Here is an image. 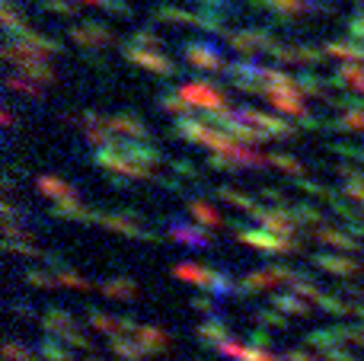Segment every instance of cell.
Listing matches in <instances>:
<instances>
[{"instance_id": "1", "label": "cell", "mask_w": 364, "mask_h": 361, "mask_svg": "<svg viewBox=\"0 0 364 361\" xmlns=\"http://www.w3.org/2000/svg\"><path fill=\"white\" fill-rule=\"evenodd\" d=\"M237 119L246 122L250 128H256L265 141H272V138H294V125L282 122L278 115H265V112H256V109H240Z\"/></svg>"}, {"instance_id": "2", "label": "cell", "mask_w": 364, "mask_h": 361, "mask_svg": "<svg viewBox=\"0 0 364 361\" xmlns=\"http://www.w3.org/2000/svg\"><path fill=\"white\" fill-rule=\"evenodd\" d=\"M179 96L188 102V106H198L205 112H224L227 109V96L220 93L218 87H208V83H186L179 90Z\"/></svg>"}, {"instance_id": "3", "label": "cell", "mask_w": 364, "mask_h": 361, "mask_svg": "<svg viewBox=\"0 0 364 361\" xmlns=\"http://www.w3.org/2000/svg\"><path fill=\"white\" fill-rule=\"evenodd\" d=\"M240 243L246 247H256L262 253H297V240L294 237H278V234H269V230H240Z\"/></svg>"}, {"instance_id": "4", "label": "cell", "mask_w": 364, "mask_h": 361, "mask_svg": "<svg viewBox=\"0 0 364 361\" xmlns=\"http://www.w3.org/2000/svg\"><path fill=\"white\" fill-rule=\"evenodd\" d=\"M252 217H259V224H262L269 234H278V237H291V234H294V227H297V221H294V215H291V211L259 208Z\"/></svg>"}, {"instance_id": "5", "label": "cell", "mask_w": 364, "mask_h": 361, "mask_svg": "<svg viewBox=\"0 0 364 361\" xmlns=\"http://www.w3.org/2000/svg\"><path fill=\"white\" fill-rule=\"evenodd\" d=\"M90 326H93L96 333H102V336H128V333H138V326L132 323V320H119V317H106V313H90Z\"/></svg>"}, {"instance_id": "6", "label": "cell", "mask_w": 364, "mask_h": 361, "mask_svg": "<svg viewBox=\"0 0 364 361\" xmlns=\"http://www.w3.org/2000/svg\"><path fill=\"white\" fill-rule=\"evenodd\" d=\"M314 240L323 243V247H329V249H342V253H355V249L361 247L352 234H342V230H336V227H316Z\"/></svg>"}, {"instance_id": "7", "label": "cell", "mask_w": 364, "mask_h": 361, "mask_svg": "<svg viewBox=\"0 0 364 361\" xmlns=\"http://www.w3.org/2000/svg\"><path fill=\"white\" fill-rule=\"evenodd\" d=\"M134 339H138V345L147 352V355H154V352H166L170 349V336H166L160 326H138V333H134Z\"/></svg>"}, {"instance_id": "8", "label": "cell", "mask_w": 364, "mask_h": 361, "mask_svg": "<svg viewBox=\"0 0 364 361\" xmlns=\"http://www.w3.org/2000/svg\"><path fill=\"white\" fill-rule=\"evenodd\" d=\"M186 61L201 70H220V64H224L211 45H186Z\"/></svg>"}, {"instance_id": "9", "label": "cell", "mask_w": 364, "mask_h": 361, "mask_svg": "<svg viewBox=\"0 0 364 361\" xmlns=\"http://www.w3.org/2000/svg\"><path fill=\"white\" fill-rule=\"evenodd\" d=\"M106 128L112 134L128 138V141H147V128L141 125L138 119H132V115H115V119H106Z\"/></svg>"}, {"instance_id": "10", "label": "cell", "mask_w": 364, "mask_h": 361, "mask_svg": "<svg viewBox=\"0 0 364 361\" xmlns=\"http://www.w3.org/2000/svg\"><path fill=\"white\" fill-rule=\"evenodd\" d=\"M314 266L323 269L329 275H339V279H352V275H361L364 269H358L352 259H342V256H314Z\"/></svg>"}, {"instance_id": "11", "label": "cell", "mask_w": 364, "mask_h": 361, "mask_svg": "<svg viewBox=\"0 0 364 361\" xmlns=\"http://www.w3.org/2000/svg\"><path fill=\"white\" fill-rule=\"evenodd\" d=\"M125 55L132 58V61H138L141 68L154 70V74H160V77H170V74H173V64L166 61V58H160V55H144V51H138L134 45H128Z\"/></svg>"}, {"instance_id": "12", "label": "cell", "mask_w": 364, "mask_h": 361, "mask_svg": "<svg viewBox=\"0 0 364 361\" xmlns=\"http://www.w3.org/2000/svg\"><path fill=\"white\" fill-rule=\"evenodd\" d=\"M170 237H173V240H182L186 247H208V243H211V237L205 234V227H188L186 221L173 224V227H170Z\"/></svg>"}, {"instance_id": "13", "label": "cell", "mask_w": 364, "mask_h": 361, "mask_svg": "<svg viewBox=\"0 0 364 361\" xmlns=\"http://www.w3.org/2000/svg\"><path fill=\"white\" fill-rule=\"evenodd\" d=\"M109 349L115 352L122 361H144L147 358V352L138 345V339H125V336H115L112 339V345Z\"/></svg>"}, {"instance_id": "14", "label": "cell", "mask_w": 364, "mask_h": 361, "mask_svg": "<svg viewBox=\"0 0 364 361\" xmlns=\"http://www.w3.org/2000/svg\"><path fill=\"white\" fill-rule=\"evenodd\" d=\"M188 211H192V215H195V221H198L201 227H211V230H218L220 224H224V217H220L218 211H214L208 202H198V198H195V202H188Z\"/></svg>"}, {"instance_id": "15", "label": "cell", "mask_w": 364, "mask_h": 361, "mask_svg": "<svg viewBox=\"0 0 364 361\" xmlns=\"http://www.w3.org/2000/svg\"><path fill=\"white\" fill-rule=\"evenodd\" d=\"M272 304H275V311H282L284 317H304V313H307V301L297 298V294H275Z\"/></svg>"}, {"instance_id": "16", "label": "cell", "mask_w": 364, "mask_h": 361, "mask_svg": "<svg viewBox=\"0 0 364 361\" xmlns=\"http://www.w3.org/2000/svg\"><path fill=\"white\" fill-rule=\"evenodd\" d=\"M45 330H48L51 336H61L64 339V336H70L77 326H74V320H70L64 311H51V313H45Z\"/></svg>"}, {"instance_id": "17", "label": "cell", "mask_w": 364, "mask_h": 361, "mask_svg": "<svg viewBox=\"0 0 364 361\" xmlns=\"http://www.w3.org/2000/svg\"><path fill=\"white\" fill-rule=\"evenodd\" d=\"M176 272V279L182 281H192V285H201V288H211V281H214V272H208V269H201V266H176L173 269Z\"/></svg>"}, {"instance_id": "18", "label": "cell", "mask_w": 364, "mask_h": 361, "mask_svg": "<svg viewBox=\"0 0 364 361\" xmlns=\"http://www.w3.org/2000/svg\"><path fill=\"white\" fill-rule=\"evenodd\" d=\"M100 221H102V227L115 230V234H125V237H144V230H141L134 221H128L125 215H102Z\"/></svg>"}, {"instance_id": "19", "label": "cell", "mask_w": 364, "mask_h": 361, "mask_svg": "<svg viewBox=\"0 0 364 361\" xmlns=\"http://www.w3.org/2000/svg\"><path fill=\"white\" fill-rule=\"evenodd\" d=\"M218 195L224 198V202H230V205H237L240 211H250V215H256L262 205L256 202V198H250V195H243V192H237V189H230V185H220L218 189Z\"/></svg>"}, {"instance_id": "20", "label": "cell", "mask_w": 364, "mask_h": 361, "mask_svg": "<svg viewBox=\"0 0 364 361\" xmlns=\"http://www.w3.org/2000/svg\"><path fill=\"white\" fill-rule=\"evenodd\" d=\"M198 339H201V343H211L214 349H218L224 339H230V336H227V323H224V320H208V323L198 326Z\"/></svg>"}, {"instance_id": "21", "label": "cell", "mask_w": 364, "mask_h": 361, "mask_svg": "<svg viewBox=\"0 0 364 361\" xmlns=\"http://www.w3.org/2000/svg\"><path fill=\"white\" fill-rule=\"evenodd\" d=\"M38 189H42V195H51V198H58V202L74 198V189H70L68 183H61L58 176H42L38 179Z\"/></svg>"}, {"instance_id": "22", "label": "cell", "mask_w": 364, "mask_h": 361, "mask_svg": "<svg viewBox=\"0 0 364 361\" xmlns=\"http://www.w3.org/2000/svg\"><path fill=\"white\" fill-rule=\"evenodd\" d=\"M102 294H109V298H115V301H128L138 294V285L128 279H115V281H106V285H102Z\"/></svg>"}, {"instance_id": "23", "label": "cell", "mask_w": 364, "mask_h": 361, "mask_svg": "<svg viewBox=\"0 0 364 361\" xmlns=\"http://www.w3.org/2000/svg\"><path fill=\"white\" fill-rule=\"evenodd\" d=\"M339 80L346 83L348 90H355V93H364V68L361 64H342Z\"/></svg>"}, {"instance_id": "24", "label": "cell", "mask_w": 364, "mask_h": 361, "mask_svg": "<svg viewBox=\"0 0 364 361\" xmlns=\"http://www.w3.org/2000/svg\"><path fill=\"white\" fill-rule=\"evenodd\" d=\"M269 288H275V279H272V272H252L243 279V285H240V291L250 294V291H269Z\"/></svg>"}, {"instance_id": "25", "label": "cell", "mask_w": 364, "mask_h": 361, "mask_svg": "<svg viewBox=\"0 0 364 361\" xmlns=\"http://www.w3.org/2000/svg\"><path fill=\"white\" fill-rule=\"evenodd\" d=\"M291 215H294V221L301 224V227H320L323 224V217H320V211L316 208H310V205H297V208H291Z\"/></svg>"}, {"instance_id": "26", "label": "cell", "mask_w": 364, "mask_h": 361, "mask_svg": "<svg viewBox=\"0 0 364 361\" xmlns=\"http://www.w3.org/2000/svg\"><path fill=\"white\" fill-rule=\"evenodd\" d=\"M326 55L333 58H342L346 64H355V61H364V48H358V45H329Z\"/></svg>"}, {"instance_id": "27", "label": "cell", "mask_w": 364, "mask_h": 361, "mask_svg": "<svg viewBox=\"0 0 364 361\" xmlns=\"http://www.w3.org/2000/svg\"><path fill=\"white\" fill-rule=\"evenodd\" d=\"M339 131H364V109H348L339 122H336Z\"/></svg>"}, {"instance_id": "28", "label": "cell", "mask_w": 364, "mask_h": 361, "mask_svg": "<svg viewBox=\"0 0 364 361\" xmlns=\"http://www.w3.org/2000/svg\"><path fill=\"white\" fill-rule=\"evenodd\" d=\"M6 87H10L13 93L32 96V99H38V96H42V90H38V83H32V80H23V77H6Z\"/></svg>"}, {"instance_id": "29", "label": "cell", "mask_w": 364, "mask_h": 361, "mask_svg": "<svg viewBox=\"0 0 364 361\" xmlns=\"http://www.w3.org/2000/svg\"><path fill=\"white\" fill-rule=\"evenodd\" d=\"M160 102H164V109H166V112H173V115H179V119H186V112H188V102L179 96V90H176V93H166Z\"/></svg>"}, {"instance_id": "30", "label": "cell", "mask_w": 364, "mask_h": 361, "mask_svg": "<svg viewBox=\"0 0 364 361\" xmlns=\"http://www.w3.org/2000/svg\"><path fill=\"white\" fill-rule=\"evenodd\" d=\"M74 38L83 45H102L106 42V32L96 29V26H87V29H74Z\"/></svg>"}, {"instance_id": "31", "label": "cell", "mask_w": 364, "mask_h": 361, "mask_svg": "<svg viewBox=\"0 0 364 361\" xmlns=\"http://www.w3.org/2000/svg\"><path fill=\"white\" fill-rule=\"evenodd\" d=\"M269 163H272V166H278V170H284V173H291V176H301V173H304V166L297 163L294 157H282V153H272Z\"/></svg>"}, {"instance_id": "32", "label": "cell", "mask_w": 364, "mask_h": 361, "mask_svg": "<svg viewBox=\"0 0 364 361\" xmlns=\"http://www.w3.org/2000/svg\"><path fill=\"white\" fill-rule=\"evenodd\" d=\"M233 291V279L227 272H214V281H211V294H218V298H227V294Z\"/></svg>"}, {"instance_id": "33", "label": "cell", "mask_w": 364, "mask_h": 361, "mask_svg": "<svg viewBox=\"0 0 364 361\" xmlns=\"http://www.w3.org/2000/svg\"><path fill=\"white\" fill-rule=\"evenodd\" d=\"M218 352H220V355H227V358H233V361H243L250 349H243V345H240L237 339H224V343L218 345Z\"/></svg>"}, {"instance_id": "34", "label": "cell", "mask_w": 364, "mask_h": 361, "mask_svg": "<svg viewBox=\"0 0 364 361\" xmlns=\"http://www.w3.org/2000/svg\"><path fill=\"white\" fill-rule=\"evenodd\" d=\"M42 358L45 361H74V355H70V352H64L58 343H45L42 345Z\"/></svg>"}, {"instance_id": "35", "label": "cell", "mask_w": 364, "mask_h": 361, "mask_svg": "<svg viewBox=\"0 0 364 361\" xmlns=\"http://www.w3.org/2000/svg\"><path fill=\"white\" fill-rule=\"evenodd\" d=\"M58 285L77 288V291H90V288H93L87 279H80V275H74V272H61V275H58Z\"/></svg>"}, {"instance_id": "36", "label": "cell", "mask_w": 364, "mask_h": 361, "mask_svg": "<svg viewBox=\"0 0 364 361\" xmlns=\"http://www.w3.org/2000/svg\"><path fill=\"white\" fill-rule=\"evenodd\" d=\"M4 355H6V361H42V358H36V355H32L29 349H19L16 343H10V345H6V349H4Z\"/></svg>"}, {"instance_id": "37", "label": "cell", "mask_w": 364, "mask_h": 361, "mask_svg": "<svg viewBox=\"0 0 364 361\" xmlns=\"http://www.w3.org/2000/svg\"><path fill=\"white\" fill-rule=\"evenodd\" d=\"M259 317H262L265 326H275V330H284V326H288V317H284L282 311H278V313L275 311H262Z\"/></svg>"}, {"instance_id": "38", "label": "cell", "mask_w": 364, "mask_h": 361, "mask_svg": "<svg viewBox=\"0 0 364 361\" xmlns=\"http://www.w3.org/2000/svg\"><path fill=\"white\" fill-rule=\"evenodd\" d=\"M26 279H29V285H36V288L58 285V279H51V275H45V272H36V269H29V272H26Z\"/></svg>"}, {"instance_id": "39", "label": "cell", "mask_w": 364, "mask_h": 361, "mask_svg": "<svg viewBox=\"0 0 364 361\" xmlns=\"http://www.w3.org/2000/svg\"><path fill=\"white\" fill-rule=\"evenodd\" d=\"M323 358H329V361H355L352 352H346L342 345H329V349L323 352Z\"/></svg>"}, {"instance_id": "40", "label": "cell", "mask_w": 364, "mask_h": 361, "mask_svg": "<svg viewBox=\"0 0 364 361\" xmlns=\"http://www.w3.org/2000/svg\"><path fill=\"white\" fill-rule=\"evenodd\" d=\"M173 170L182 173V176H188V179H198V170H195L192 163H186V160H176V163H173Z\"/></svg>"}, {"instance_id": "41", "label": "cell", "mask_w": 364, "mask_h": 361, "mask_svg": "<svg viewBox=\"0 0 364 361\" xmlns=\"http://www.w3.org/2000/svg\"><path fill=\"white\" fill-rule=\"evenodd\" d=\"M284 361H316L310 352H304V349H291L288 355H284Z\"/></svg>"}, {"instance_id": "42", "label": "cell", "mask_w": 364, "mask_h": 361, "mask_svg": "<svg viewBox=\"0 0 364 361\" xmlns=\"http://www.w3.org/2000/svg\"><path fill=\"white\" fill-rule=\"evenodd\" d=\"M262 198H269V202H275V205H284V192H278V189H262Z\"/></svg>"}, {"instance_id": "43", "label": "cell", "mask_w": 364, "mask_h": 361, "mask_svg": "<svg viewBox=\"0 0 364 361\" xmlns=\"http://www.w3.org/2000/svg\"><path fill=\"white\" fill-rule=\"evenodd\" d=\"M192 307H195V311H214V301L211 298H195Z\"/></svg>"}, {"instance_id": "44", "label": "cell", "mask_w": 364, "mask_h": 361, "mask_svg": "<svg viewBox=\"0 0 364 361\" xmlns=\"http://www.w3.org/2000/svg\"><path fill=\"white\" fill-rule=\"evenodd\" d=\"M355 32H358V38H364V16L355 23Z\"/></svg>"}, {"instance_id": "45", "label": "cell", "mask_w": 364, "mask_h": 361, "mask_svg": "<svg viewBox=\"0 0 364 361\" xmlns=\"http://www.w3.org/2000/svg\"><path fill=\"white\" fill-rule=\"evenodd\" d=\"M90 4H100V0H90Z\"/></svg>"}, {"instance_id": "46", "label": "cell", "mask_w": 364, "mask_h": 361, "mask_svg": "<svg viewBox=\"0 0 364 361\" xmlns=\"http://www.w3.org/2000/svg\"><path fill=\"white\" fill-rule=\"evenodd\" d=\"M87 361H96V358H87Z\"/></svg>"}]
</instances>
